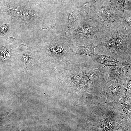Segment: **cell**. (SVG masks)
Returning <instances> with one entry per match:
<instances>
[{
  "mask_svg": "<svg viewBox=\"0 0 131 131\" xmlns=\"http://www.w3.org/2000/svg\"><path fill=\"white\" fill-rule=\"evenodd\" d=\"M94 63L69 62L62 66L57 78L72 98L75 106L95 104L98 99L106 95L103 90L106 86L107 67Z\"/></svg>",
  "mask_w": 131,
  "mask_h": 131,
  "instance_id": "cell-1",
  "label": "cell"
},
{
  "mask_svg": "<svg viewBox=\"0 0 131 131\" xmlns=\"http://www.w3.org/2000/svg\"><path fill=\"white\" fill-rule=\"evenodd\" d=\"M98 54L109 56L124 62L131 58V30L115 21L105 26L96 44Z\"/></svg>",
  "mask_w": 131,
  "mask_h": 131,
  "instance_id": "cell-2",
  "label": "cell"
},
{
  "mask_svg": "<svg viewBox=\"0 0 131 131\" xmlns=\"http://www.w3.org/2000/svg\"><path fill=\"white\" fill-rule=\"evenodd\" d=\"M76 45L67 37L52 36L43 40L37 51L40 67L45 70L56 69L70 61L75 55Z\"/></svg>",
  "mask_w": 131,
  "mask_h": 131,
  "instance_id": "cell-3",
  "label": "cell"
},
{
  "mask_svg": "<svg viewBox=\"0 0 131 131\" xmlns=\"http://www.w3.org/2000/svg\"><path fill=\"white\" fill-rule=\"evenodd\" d=\"M84 120L81 128L85 131H118L123 118L119 102L113 101L98 103Z\"/></svg>",
  "mask_w": 131,
  "mask_h": 131,
  "instance_id": "cell-4",
  "label": "cell"
},
{
  "mask_svg": "<svg viewBox=\"0 0 131 131\" xmlns=\"http://www.w3.org/2000/svg\"><path fill=\"white\" fill-rule=\"evenodd\" d=\"M104 26L96 18L81 15L80 21L67 30L66 35L67 37L76 45L92 43L96 45Z\"/></svg>",
  "mask_w": 131,
  "mask_h": 131,
  "instance_id": "cell-5",
  "label": "cell"
},
{
  "mask_svg": "<svg viewBox=\"0 0 131 131\" xmlns=\"http://www.w3.org/2000/svg\"><path fill=\"white\" fill-rule=\"evenodd\" d=\"M117 13L110 0H97V19L104 26L112 24L115 20Z\"/></svg>",
  "mask_w": 131,
  "mask_h": 131,
  "instance_id": "cell-6",
  "label": "cell"
},
{
  "mask_svg": "<svg viewBox=\"0 0 131 131\" xmlns=\"http://www.w3.org/2000/svg\"><path fill=\"white\" fill-rule=\"evenodd\" d=\"M22 62L24 71L30 70L37 66L39 63L40 57L37 51L32 48L23 44L17 50L16 58Z\"/></svg>",
  "mask_w": 131,
  "mask_h": 131,
  "instance_id": "cell-7",
  "label": "cell"
},
{
  "mask_svg": "<svg viewBox=\"0 0 131 131\" xmlns=\"http://www.w3.org/2000/svg\"><path fill=\"white\" fill-rule=\"evenodd\" d=\"M6 40V44L0 46V63L11 65L16 59L17 42L12 37Z\"/></svg>",
  "mask_w": 131,
  "mask_h": 131,
  "instance_id": "cell-8",
  "label": "cell"
},
{
  "mask_svg": "<svg viewBox=\"0 0 131 131\" xmlns=\"http://www.w3.org/2000/svg\"><path fill=\"white\" fill-rule=\"evenodd\" d=\"M104 89L107 96L105 101H113L119 102L125 91L123 78H119L114 80L109 87L106 86Z\"/></svg>",
  "mask_w": 131,
  "mask_h": 131,
  "instance_id": "cell-9",
  "label": "cell"
},
{
  "mask_svg": "<svg viewBox=\"0 0 131 131\" xmlns=\"http://www.w3.org/2000/svg\"><path fill=\"white\" fill-rule=\"evenodd\" d=\"M131 59H129L127 65L123 67L120 66H112L110 68L107 67L106 70L108 76L106 79L107 83L118 78H123L125 77L127 72L131 70Z\"/></svg>",
  "mask_w": 131,
  "mask_h": 131,
  "instance_id": "cell-10",
  "label": "cell"
},
{
  "mask_svg": "<svg viewBox=\"0 0 131 131\" xmlns=\"http://www.w3.org/2000/svg\"><path fill=\"white\" fill-rule=\"evenodd\" d=\"M76 8L81 15L97 19V0H87L79 4Z\"/></svg>",
  "mask_w": 131,
  "mask_h": 131,
  "instance_id": "cell-11",
  "label": "cell"
},
{
  "mask_svg": "<svg viewBox=\"0 0 131 131\" xmlns=\"http://www.w3.org/2000/svg\"><path fill=\"white\" fill-rule=\"evenodd\" d=\"M90 57L94 63L103 65L104 66L106 67L112 66H124L127 65L129 60L122 62L109 56L98 54L96 53L92 55Z\"/></svg>",
  "mask_w": 131,
  "mask_h": 131,
  "instance_id": "cell-12",
  "label": "cell"
},
{
  "mask_svg": "<svg viewBox=\"0 0 131 131\" xmlns=\"http://www.w3.org/2000/svg\"><path fill=\"white\" fill-rule=\"evenodd\" d=\"M124 89L125 91L119 102L122 107L123 114L129 118L131 117V86Z\"/></svg>",
  "mask_w": 131,
  "mask_h": 131,
  "instance_id": "cell-13",
  "label": "cell"
},
{
  "mask_svg": "<svg viewBox=\"0 0 131 131\" xmlns=\"http://www.w3.org/2000/svg\"><path fill=\"white\" fill-rule=\"evenodd\" d=\"M131 11H117L115 21L126 29L131 30Z\"/></svg>",
  "mask_w": 131,
  "mask_h": 131,
  "instance_id": "cell-14",
  "label": "cell"
},
{
  "mask_svg": "<svg viewBox=\"0 0 131 131\" xmlns=\"http://www.w3.org/2000/svg\"><path fill=\"white\" fill-rule=\"evenodd\" d=\"M81 15L76 8H73L69 11L67 15L66 25L69 29L75 26L80 21Z\"/></svg>",
  "mask_w": 131,
  "mask_h": 131,
  "instance_id": "cell-15",
  "label": "cell"
},
{
  "mask_svg": "<svg viewBox=\"0 0 131 131\" xmlns=\"http://www.w3.org/2000/svg\"><path fill=\"white\" fill-rule=\"evenodd\" d=\"M96 47V45L93 43L81 46L77 45L75 55L84 54L91 57L96 53L94 49Z\"/></svg>",
  "mask_w": 131,
  "mask_h": 131,
  "instance_id": "cell-16",
  "label": "cell"
},
{
  "mask_svg": "<svg viewBox=\"0 0 131 131\" xmlns=\"http://www.w3.org/2000/svg\"><path fill=\"white\" fill-rule=\"evenodd\" d=\"M131 117L127 120L122 121L119 124L118 131H131Z\"/></svg>",
  "mask_w": 131,
  "mask_h": 131,
  "instance_id": "cell-17",
  "label": "cell"
},
{
  "mask_svg": "<svg viewBox=\"0 0 131 131\" xmlns=\"http://www.w3.org/2000/svg\"><path fill=\"white\" fill-rule=\"evenodd\" d=\"M9 113V112H7L4 114H0V126H10L11 124L10 120L7 118Z\"/></svg>",
  "mask_w": 131,
  "mask_h": 131,
  "instance_id": "cell-18",
  "label": "cell"
},
{
  "mask_svg": "<svg viewBox=\"0 0 131 131\" xmlns=\"http://www.w3.org/2000/svg\"><path fill=\"white\" fill-rule=\"evenodd\" d=\"M131 70H129L126 74L125 77L126 78L127 87H128L129 86H131Z\"/></svg>",
  "mask_w": 131,
  "mask_h": 131,
  "instance_id": "cell-19",
  "label": "cell"
},
{
  "mask_svg": "<svg viewBox=\"0 0 131 131\" xmlns=\"http://www.w3.org/2000/svg\"><path fill=\"white\" fill-rule=\"evenodd\" d=\"M8 26L6 25H2L0 28V35L3 36L5 35L7 31Z\"/></svg>",
  "mask_w": 131,
  "mask_h": 131,
  "instance_id": "cell-20",
  "label": "cell"
},
{
  "mask_svg": "<svg viewBox=\"0 0 131 131\" xmlns=\"http://www.w3.org/2000/svg\"><path fill=\"white\" fill-rule=\"evenodd\" d=\"M58 0H46V2L49 4H56Z\"/></svg>",
  "mask_w": 131,
  "mask_h": 131,
  "instance_id": "cell-21",
  "label": "cell"
}]
</instances>
